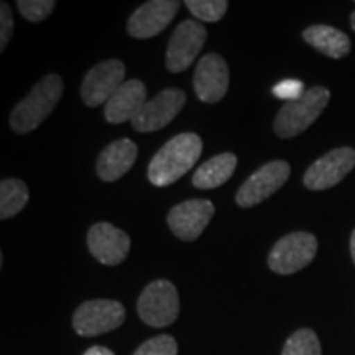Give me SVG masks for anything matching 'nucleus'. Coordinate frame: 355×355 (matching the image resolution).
<instances>
[{
    "label": "nucleus",
    "instance_id": "1",
    "mask_svg": "<svg viewBox=\"0 0 355 355\" xmlns=\"http://www.w3.org/2000/svg\"><path fill=\"white\" fill-rule=\"evenodd\" d=\"M202 153V140L196 133H180L159 148L148 165V180L153 186L165 188L183 178Z\"/></svg>",
    "mask_w": 355,
    "mask_h": 355
},
{
    "label": "nucleus",
    "instance_id": "2",
    "mask_svg": "<svg viewBox=\"0 0 355 355\" xmlns=\"http://www.w3.org/2000/svg\"><path fill=\"white\" fill-rule=\"evenodd\" d=\"M64 91L60 74H46L32 87L28 96L15 105L10 114V127L17 133L37 130L50 117Z\"/></svg>",
    "mask_w": 355,
    "mask_h": 355
},
{
    "label": "nucleus",
    "instance_id": "3",
    "mask_svg": "<svg viewBox=\"0 0 355 355\" xmlns=\"http://www.w3.org/2000/svg\"><path fill=\"white\" fill-rule=\"evenodd\" d=\"M329 99L331 92L326 87L314 86L300 99L286 102L275 117V133L279 139H293L303 133L322 114Z\"/></svg>",
    "mask_w": 355,
    "mask_h": 355
},
{
    "label": "nucleus",
    "instance_id": "4",
    "mask_svg": "<svg viewBox=\"0 0 355 355\" xmlns=\"http://www.w3.org/2000/svg\"><path fill=\"white\" fill-rule=\"evenodd\" d=\"M137 311L141 321L152 327H166L180 316V296L168 279H157L141 291Z\"/></svg>",
    "mask_w": 355,
    "mask_h": 355
},
{
    "label": "nucleus",
    "instance_id": "5",
    "mask_svg": "<svg viewBox=\"0 0 355 355\" xmlns=\"http://www.w3.org/2000/svg\"><path fill=\"white\" fill-rule=\"evenodd\" d=\"M318 241L309 232H293L275 243L268 255L270 270L278 275H293L314 260Z\"/></svg>",
    "mask_w": 355,
    "mask_h": 355
},
{
    "label": "nucleus",
    "instance_id": "6",
    "mask_svg": "<svg viewBox=\"0 0 355 355\" xmlns=\"http://www.w3.org/2000/svg\"><path fill=\"white\" fill-rule=\"evenodd\" d=\"M125 321V308L114 300H92L83 303L73 316V327L79 336L94 337L105 334Z\"/></svg>",
    "mask_w": 355,
    "mask_h": 355
},
{
    "label": "nucleus",
    "instance_id": "7",
    "mask_svg": "<svg viewBox=\"0 0 355 355\" xmlns=\"http://www.w3.org/2000/svg\"><path fill=\"white\" fill-rule=\"evenodd\" d=\"M291 168L283 159H275L259 168L254 175L241 186L235 202L241 207H252L273 196L286 183Z\"/></svg>",
    "mask_w": 355,
    "mask_h": 355
},
{
    "label": "nucleus",
    "instance_id": "8",
    "mask_svg": "<svg viewBox=\"0 0 355 355\" xmlns=\"http://www.w3.org/2000/svg\"><path fill=\"white\" fill-rule=\"evenodd\" d=\"M207 40L204 25L196 20H184L171 35L166 50V68L170 73H183L193 64Z\"/></svg>",
    "mask_w": 355,
    "mask_h": 355
},
{
    "label": "nucleus",
    "instance_id": "9",
    "mask_svg": "<svg viewBox=\"0 0 355 355\" xmlns=\"http://www.w3.org/2000/svg\"><path fill=\"white\" fill-rule=\"evenodd\" d=\"M355 166V150L336 148L311 165L304 173V186L311 191H324L339 184Z\"/></svg>",
    "mask_w": 355,
    "mask_h": 355
},
{
    "label": "nucleus",
    "instance_id": "10",
    "mask_svg": "<svg viewBox=\"0 0 355 355\" xmlns=\"http://www.w3.org/2000/svg\"><path fill=\"white\" fill-rule=\"evenodd\" d=\"M125 79V64L121 60H107L89 69L81 86V97L89 107L107 104Z\"/></svg>",
    "mask_w": 355,
    "mask_h": 355
},
{
    "label": "nucleus",
    "instance_id": "11",
    "mask_svg": "<svg viewBox=\"0 0 355 355\" xmlns=\"http://www.w3.org/2000/svg\"><path fill=\"white\" fill-rule=\"evenodd\" d=\"M186 104V94L181 89H165L153 99L145 102L140 112L133 117L132 127L137 132L150 133L166 127Z\"/></svg>",
    "mask_w": 355,
    "mask_h": 355
},
{
    "label": "nucleus",
    "instance_id": "12",
    "mask_svg": "<svg viewBox=\"0 0 355 355\" xmlns=\"http://www.w3.org/2000/svg\"><path fill=\"white\" fill-rule=\"evenodd\" d=\"M214 212V204L207 199H191L173 207L166 220L178 239L193 242L204 232Z\"/></svg>",
    "mask_w": 355,
    "mask_h": 355
},
{
    "label": "nucleus",
    "instance_id": "13",
    "mask_svg": "<svg viewBox=\"0 0 355 355\" xmlns=\"http://www.w3.org/2000/svg\"><path fill=\"white\" fill-rule=\"evenodd\" d=\"M87 248L99 263L115 266L127 259L130 237L109 222H97L87 232Z\"/></svg>",
    "mask_w": 355,
    "mask_h": 355
},
{
    "label": "nucleus",
    "instance_id": "14",
    "mask_svg": "<svg viewBox=\"0 0 355 355\" xmlns=\"http://www.w3.org/2000/svg\"><path fill=\"white\" fill-rule=\"evenodd\" d=\"M176 0H152L140 6L128 19L127 32L130 37L146 40L162 33L180 10Z\"/></svg>",
    "mask_w": 355,
    "mask_h": 355
},
{
    "label": "nucleus",
    "instance_id": "15",
    "mask_svg": "<svg viewBox=\"0 0 355 355\" xmlns=\"http://www.w3.org/2000/svg\"><path fill=\"white\" fill-rule=\"evenodd\" d=\"M229 89V66L216 53H209L199 60L194 73V91L199 101L216 104L224 99Z\"/></svg>",
    "mask_w": 355,
    "mask_h": 355
},
{
    "label": "nucleus",
    "instance_id": "16",
    "mask_svg": "<svg viewBox=\"0 0 355 355\" xmlns=\"http://www.w3.org/2000/svg\"><path fill=\"white\" fill-rule=\"evenodd\" d=\"M146 101L148 99H146V86L144 83L139 81V79L125 81L105 104V121L112 123V125L127 121L132 122Z\"/></svg>",
    "mask_w": 355,
    "mask_h": 355
},
{
    "label": "nucleus",
    "instance_id": "17",
    "mask_svg": "<svg viewBox=\"0 0 355 355\" xmlns=\"http://www.w3.org/2000/svg\"><path fill=\"white\" fill-rule=\"evenodd\" d=\"M139 148L128 139H121L105 146L97 158V176L105 183L121 180L135 165Z\"/></svg>",
    "mask_w": 355,
    "mask_h": 355
},
{
    "label": "nucleus",
    "instance_id": "18",
    "mask_svg": "<svg viewBox=\"0 0 355 355\" xmlns=\"http://www.w3.org/2000/svg\"><path fill=\"white\" fill-rule=\"evenodd\" d=\"M303 38L314 50L332 60H340L350 51V40L347 35L329 25L309 26L303 32Z\"/></svg>",
    "mask_w": 355,
    "mask_h": 355
},
{
    "label": "nucleus",
    "instance_id": "19",
    "mask_svg": "<svg viewBox=\"0 0 355 355\" xmlns=\"http://www.w3.org/2000/svg\"><path fill=\"white\" fill-rule=\"evenodd\" d=\"M237 166V157L234 153H220L204 162L193 176V184L199 189H214L227 183Z\"/></svg>",
    "mask_w": 355,
    "mask_h": 355
},
{
    "label": "nucleus",
    "instance_id": "20",
    "mask_svg": "<svg viewBox=\"0 0 355 355\" xmlns=\"http://www.w3.org/2000/svg\"><path fill=\"white\" fill-rule=\"evenodd\" d=\"M30 193L21 180L7 178L0 183V219H10L17 216L28 202Z\"/></svg>",
    "mask_w": 355,
    "mask_h": 355
},
{
    "label": "nucleus",
    "instance_id": "21",
    "mask_svg": "<svg viewBox=\"0 0 355 355\" xmlns=\"http://www.w3.org/2000/svg\"><path fill=\"white\" fill-rule=\"evenodd\" d=\"M282 355H321V344L316 332L300 329L286 340Z\"/></svg>",
    "mask_w": 355,
    "mask_h": 355
},
{
    "label": "nucleus",
    "instance_id": "22",
    "mask_svg": "<svg viewBox=\"0 0 355 355\" xmlns=\"http://www.w3.org/2000/svg\"><path fill=\"white\" fill-rule=\"evenodd\" d=\"M186 7L198 20L214 24L225 15L229 3L225 0H188Z\"/></svg>",
    "mask_w": 355,
    "mask_h": 355
},
{
    "label": "nucleus",
    "instance_id": "23",
    "mask_svg": "<svg viewBox=\"0 0 355 355\" xmlns=\"http://www.w3.org/2000/svg\"><path fill=\"white\" fill-rule=\"evenodd\" d=\"M21 17L28 21H42L55 10V0H19L17 3Z\"/></svg>",
    "mask_w": 355,
    "mask_h": 355
},
{
    "label": "nucleus",
    "instance_id": "24",
    "mask_svg": "<svg viewBox=\"0 0 355 355\" xmlns=\"http://www.w3.org/2000/svg\"><path fill=\"white\" fill-rule=\"evenodd\" d=\"M133 355H178V344L171 336H157L141 344Z\"/></svg>",
    "mask_w": 355,
    "mask_h": 355
},
{
    "label": "nucleus",
    "instance_id": "25",
    "mask_svg": "<svg viewBox=\"0 0 355 355\" xmlns=\"http://www.w3.org/2000/svg\"><path fill=\"white\" fill-rule=\"evenodd\" d=\"M272 92L277 99L291 102L300 99L306 91L303 83L298 81V79H285V81L278 83L277 86L272 89Z\"/></svg>",
    "mask_w": 355,
    "mask_h": 355
},
{
    "label": "nucleus",
    "instance_id": "26",
    "mask_svg": "<svg viewBox=\"0 0 355 355\" xmlns=\"http://www.w3.org/2000/svg\"><path fill=\"white\" fill-rule=\"evenodd\" d=\"M13 33V15L7 2L0 6V51L7 48Z\"/></svg>",
    "mask_w": 355,
    "mask_h": 355
},
{
    "label": "nucleus",
    "instance_id": "27",
    "mask_svg": "<svg viewBox=\"0 0 355 355\" xmlns=\"http://www.w3.org/2000/svg\"><path fill=\"white\" fill-rule=\"evenodd\" d=\"M84 355H114V352L107 347H102V345H94V347L87 349Z\"/></svg>",
    "mask_w": 355,
    "mask_h": 355
},
{
    "label": "nucleus",
    "instance_id": "28",
    "mask_svg": "<svg viewBox=\"0 0 355 355\" xmlns=\"http://www.w3.org/2000/svg\"><path fill=\"white\" fill-rule=\"evenodd\" d=\"M350 254H352V259L355 263V230L352 232V237H350Z\"/></svg>",
    "mask_w": 355,
    "mask_h": 355
},
{
    "label": "nucleus",
    "instance_id": "29",
    "mask_svg": "<svg viewBox=\"0 0 355 355\" xmlns=\"http://www.w3.org/2000/svg\"><path fill=\"white\" fill-rule=\"evenodd\" d=\"M350 25H352V28L355 30V12L350 15Z\"/></svg>",
    "mask_w": 355,
    "mask_h": 355
}]
</instances>
